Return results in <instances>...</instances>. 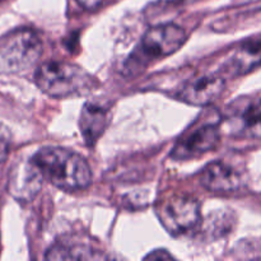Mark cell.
Here are the masks:
<instances>
[{
    "instance_id": "obj_12",
    "label": "cell",
    "mask_w": 261,
    "mask_h": 261,
    "mask_svg": "<svg viewBox=\"0 0 261 261\" xmlns=\"http://www.w3.org/2000/svg\"><path fill=\"white\" fill-rule=\"evenodd\" d=\"M110 122V110L99 103L87 102L79 120V127L87 144L91 147L99 139Z\"/></svg>"
},
{
    "instance_id": "obj_5",
    "label": "cell",
    "mask_w": 261,
    "mask_h": 261,
    "mask_svg": "<svg viewBox=\"0 0 261 261\" xmlns=\"http://www.w3.org/2000/svg\"><path fill=\"white\" fill-rule=\"evenodd\" d=\"M226 121L233 135L261 139V96L240 97L227 109Z\"/></svg>"
},
{
    "instance_id": "obj_11",
    "label": "cell",
    "mask_w": 261,
    "mask_h": 261,
    "mask_svg": "<svg viewBox=\"0 0 261 261\" xmlns=\"http://www.w3.org/2000/svg\"><path fill=\"white\" fill-rule=\"evenodd\" d=\"M261 66V36L242 42L232 51L224 70L232 76L245 75Z\"/></svg>"
},
{
    "instance_id": "obj_3",
    "label": "cell",
    "mask_w": 261,
    "mask_h": 261,
    "mask_svg": "<svg viewBox=\"0 0 261 261\" xmlns=\"http://www.w3.org/2000/svg\"><path fill=\"white\" fill-rule=\"evenodd\" d=\"M40 36L31 28H15L0 37V70L17 74L33 68L42 55Z\"/></svg>"
},
{
    "instance_id": "obj_1",
    "label": "cell",
    "mask_w": 261,
    "mask_h": 261,
    "mask_svg": "<svg viewBox=\"0 0 261 261\" xmlns=\"http://www.w3.org/2000/svg\"><path fill=\"white\" fill-rule=\"evenodd\" d=\"M32 161L55 188L64 191L86 189L92 182L91 167L83 157L65 148H42L32 155Z\"/></svg>"
},
{
    "instance_id": "obj_6",
    "label": "cell",
    "mask_w": 261,
    "mask_h": 261,
    "mask_svg": "<svg viewBox=\"0 0 261 261\" xmlns=\"http://www.w3.org/2000/svg\"><path fill=\"white\" fill-rule=\"evenodd\" d=\"M186 41V32L177 24L166 23L149 28L144 33L139 50L147 60L175 54Z\"/></svg>"
},
{
    "instance_id": "obj_2",
    "label": "cell",
    "mask_w": 261,
    "mask_h": 261,
    "mask_svg": "<svg viewBox=\"0 0 261 261\" xmlns=\"http://www.w3.org/2000/svg\"><path fill=\"white\" fill-rule=\"evenodd\" d=\"M35 82L47 96L66 98L89 92L93 78L79 66L65 61H47L37 68Z\"/></svg>"
},
{
    "instance_id": "obj_4",
    "label": "cell",
    "mask_w": 261,
    "mask_h": 261,
    "mask_svg": "<svg viewBox=\"0 0 261 261\" xmlns=\"http://www.w3.org/2000/svg\"><path fill=\"white\" fill-rule=\"evenodd\" d=\"M158 218L172 234L193 229L200 219V204L193 196L173 195L163 200L157 208Z\"/></svg>"
},
{
    "instance_id": "obj_8",
    "label": "cell",
    "mask_w": 261,
    "mask_h": 261,
    "mask_svg": "<svg viewBox=\"0 0 261 261\" xmlns=\"http://www.w3.org/2000/svg\"><path fill=\"white\" fill-rule=\"evenodd\" d=\"M221 139L218 126L213 124H204L181 138L173 148L172 155L175 160H190L198 158L204 153L214 149Z\"/></svg>"
},
{
    "instance_id": "obj_13",
    "label": "cell",
    "mask_w": 261,
    "mask_h": 261,
    "mask_svg": "<svg viewBox=\"0 0 261 261\" xmlns=\"http://www.w3.org/2000/svg\"><path fill=\"white\" fill-rule=\"evenodd\" d=\"M99 255L94 254L91 246L81 242H58L46 254V259L50 260H91L99 259Z\"/></svg>"
},
{
    "instance_id": "obj_15",
    "label": "cell",
    "mask_w": 261,
    "mask_h": 261,
    "mask_svg": "<svg viewBox=\"0 0 261 261\" xmlns=\"http://www.w3.org/2000/svg\"><path fill=\"white\" fill-rule=\"evenodd\" d=\"M79 5L84 8V9L88 10H94L97 8H99L101 5H103L107 0H75Z\"/></svg>"
},
{
    "instance_id": "obj_14",
    "label": "cell",
    "mask_w": 261,
    "mask_h": 261,
    "mask_svg": "<svg viewBox=\"0 0 261 261\" xmlns=\"http://www.w3.org/2000/svg\"><path fill=\"white\" fill-rule=\"evenodd\" d=\"M9 144H10L9 133H8L7 127L0 125V163L4 162L5 158L8 157V153H9Z\"/></svg>"
},
{
    "instance_id": "obj_7",
    "label": "cell",
    "mask_w": 261,
    "mask_h": 261,
    "mask_svg": "<svg viewBox=\"0 0 261 261\" xmlns=\"http://www.w3.org/2000/svg\"><path fill=\"white\" fill-rule=\"evenodd\" d=\"M43 180L42 172L32 158L18 161L10 172L8 190L18 201H31L40 193Z\"/></svg>"
},
{
    "instance_id": "obj_10",
    "label": "cell",
    "mask_w": 261,
    "mask_h": 261,
    "mask_svg": "<svg viewBox=\"0 0 261 261\" xmlns=\"http://www.w3.org/2000/svg\"><path fill=\"white\" fill-rule=\"evenodd\" d=\"M200 182L204 188L217 193H233L245 185L244 173L222 161L212 162L203 170Z\"/></svg>"
},
{
    "instance_id": "obj_9",
    "label": "cell",
    "mask_w": 261,
    "mask_h": 261,
    "mask_svg": "<svg viewBox=\"0 0 261 261\" xmlns=\"http://www.w3.org/2000/svg\"><path fill=\"white\" fill-rule=\"evenodd\" d=\"M224 86L223 75L204 74L186 82L178 93V98L194 106H206L221 96Z\"/></svg>"
},
{
    "instance_id": "obj_16",
    "label": "cell",
    "mask_w": 261,
    "mask_h": 261,
    "mask_svg": "<svg viewBox=\"0 0 261 261\" xmlns=\"http://www.w3.org/2000/svg\"><path fill=\"white\" fill-rule=\"evenodd\" d=\"M145 259H152V260L167 259V260H171V259H173V256L171 254H168L166 250H157V251H153L152 254H149L148 256H145Z\"/></svg>"
}]
</instances>
